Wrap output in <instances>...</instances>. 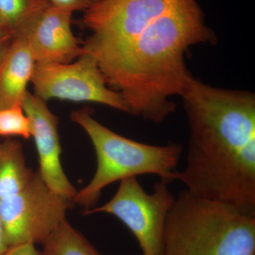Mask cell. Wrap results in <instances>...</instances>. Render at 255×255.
Listing matches in <instances>:
<instances>
[{"instance_id": "obj_1", "label": "cell", "mask_w": 255, "mask_h": 255, "mask_svg": "<svg viewBox=\"0 0 255 255\" xmlns=\"http://www.w3.org/2000/svg\"><path fill=\"white\" fill-rule=\"evenodd\" d=\"M87 54L129 114L160 123L174 113L191 75L184 53L213 42L196 0H97L88 16Z\"/></svg>"}, {"instance_id": "obj_2", "label": "cell", "mask_w": 255, "mask_h": 255, "mask_svg": "<svg viewBox=\"0 0 255 255\" xmlns=\"http://www.w3.org/2000/svg\"><path fill=\"white\" fill-rule=\"evenodd\" d=\"M189 127L175 181L199 197L255 214V97L191 77L182 96Z\"/></svg>"}, {"instance_id": "obj_3", "label": "cell", "mask_w": 255, "mask_h": 255, "mask_svg": "<svg viewBox=\"0 0 255 255\" xmlns=\"http://www.w3.org/2000/svg\"><path fill=\"white\" fill-rule=\"evenodd\" d=\"M255 214L183 189L166 220L162 255H255Z\"/></svg>"}, {"instance_id": "obj_4", "label": "cell", "mask_w": 255, "mask_h": 255, "mask_svg": "<svg viewBox=\"0 0 255 255\" xmlns=\"http://www.w3.org/2000/svg\"><path fill=\"white\" fill-rule=\"evenodd\" d=\"M70 118L88 135L97 156L95 175L78 191L74 204L91 209L105 188L128 177L155 174L168 184L175 181L182 145H154L130 140L97 122L87 109L75 111Z\"/></svg>"}, {"instance_id": "obj_5", "label": "cell", "mask_w": 255, "mask_h": 255, "mask_svg": "<svg viewBox=\"0 0 255 255\" xmlns=\"http://www.w3.org/2000/svg\"><path fill=\"white\" fill-rule=\"evenodd\" d=\"M168 183L159 179L152 194L146 192L136 177L120 181L110 201L100 207L85 210L84 214L106 213L116 216L133 235L142 255H162L166 220L175 196Z\"/></svg>"}, {"instance_id": "obj_6", "label": "cell", "mask_w": 255, "mask_h": 255, "mask_svg": "<svg viewBox=\"0 0 255 255\" xmlns=\"http://www.w3.org/2000/svg\"><path fill=\"white\" fill-rule=\"evenodd\" d=\"M71 199L45 184L38 172L22 190L0 199V220L9 248L32 243L43 245L65 220Z\"/></svg>"}, {"instance_id": "obj_7", "label": "cell", "mask_w": 255, "mask_h": 255, "mask_svg": "<svg viewBox=\"0 0 255 255\" xmlns=\"http://www.w3.org/2000/svg\"><path fill=\"white\" fill-rule=\"evenodd\" d=\"M31 82L34 95L46 102H92L129 114L122 96L108 86L97 61L87 53L71 63H36Z\"/></svg>"}, {"instance_id": "obj_8", "label": "cell", "mask_w": 255, "mask_h": 255, "mask_svg": "<svg viewBox=\"0 0 255 255\" xmlns=\"http://www.w3.org/2000/svg\"><path fill=\"white\" fill-rule=\"evenodd\" d=\"M22 107L31 122L32 135L39 161L38 173L52 191L73 201L78 191L62 167L59 120L49 110L47 102L28 92Z\"/></svg>"}, {"instance_id": "obj_9", "label": "cell", "mask_w": 255, "mask_h": 255, "mask_svg": "<svg viewBox=\"0 0 255 255\" xmlns=\"http://www.w3.org/2000/svg\"><path fill=\"white\" fill-rule=\"evenodd\" d=\"M73 13L51 4L15 35L27 41L36 63H68L83 54L71 28Z\"/></svg>"}, {"instance_id": "obj_10", "label": "cell", "mask_w": 255, "mask_h": 255, "mask_svg": "<svg viewBox=\"0 0 255 255\" xmlns=\"http://www.w3.org/2000/svg\"><path fill=\"white\" fill-rule=\"evenodd\" d=\"M36 61L27 41L15 35L0 63V110L22 106Z\"/></svg>"}, {"instance_id": "obj_11", "label": "cell", "mask_w": 255, "mask_h": 255, "mask_svg": "<svg viewBox=\"0 0 255 255\" xmlns=\"http://www.w3.org/2000/svg\"><path fill=\"white\" fill-rule=\"evenodd\" d=\"M33 174L26 165L21 142L12 139L0 142V199L22 190Z\"/></svg>"}, {"instance_id": "obj_12", "label": "cell", "mask_w": 255, "mask_h": 255, "mask_svg": "<svg viewBox=\"0 0 255 255\" xmlns=\"http://www.w3.org/2000/svg\"><path fill=\"white\" fill-rule=\"evenodd\" d=\"M41 255H103L64 220L43 244Z\"/></svg>"}, {"instance_id": "obj_13", "label": "cell", "mask_w": 255, "mask_h": 255, "mask_svg": "<svg viewBox=\"0 0 255 255\" xmlns=\"http://www.w3.org/2000/svg\"><path fill=\"white\" fill-rule=\"evenodd\" d=\"M50 5V0H0V22L16 33Z\"/></svg>"}, {"instance_id": "obj_14", "label": "cell", "mask_w": 255, "mask_h": 255, "mask_svg": "<svg viewBox=\"0 0 255 255\" xmlns=\"http://www.w3.org/2000/svg\"><path fill=\"white\" fill-rule=\"evenodd\" d=\"M31 135V122L22 106L0 110V136H19L28 139Z\"/></svg>"}, {"instance_id": "obj_15", "label": "cell", "mask_w": 255, "mask_h": 255, "mask_svg": "<svg viewBox=\"0 0 255 255\" xmlns=\"http://www.w3.org/2000/svg\"><path fill=\"white\" fill-rule=\"evenodd\" d=\"M97 1V0H50L52 6L71 13L76 11H85L91 7Z\"/></svg>"}, {"instance_id": "obj_16", "label": "cell", "mask_w": 255, "mask_h": 255, "mask_svg": "<svg viewBox=\"0 0 255 255\" xmlns=\"http://www.w3.org/2000/svg\"><path fill=\"white\" fill-rule=\"evenodd\" d=\"M14 36L15 33L11 28L0 23V63L7 53Z\"/></svg>"}, {"instance_id": "obj_17", "label": "cell", "mask_w": 255, "mask_h": 255, "mask_svg": "<svg viewBox=\"0 0 255 255\" xmlns=\"http://www.w3.org/2000/svg\"><path fill=\"white\" fill-rule=\"evenodd\" d=\"M3 255H41V253L37 251L34 244L17 245L10 247L8 251Z\"/></svg>"}, {"instance_id": "obj_18", "label": "cell", "mask_w": 255, "mask_h": 255, "mask_svg": "<svg viewBox=\"0 0 255 255\" xmlns=\"http://www.w3.org/2000/svg\"><path fill=\"white\" fill-rule=\"evenodd\" d=\"M9 248L2 223L0 220V255H3Z\"/></svg>"}, {"instance_id": "obj_19", "label": "cell", "mask_w": 255, "mask_h": 255, "mask_svg": "<svg viewBox=\"0 0 255 255\" xmlns=\"http://www.w3.org/2000/svg\"><path fill=\"white\" fill-rule=\"evenodd\" d=\"M0 23H1V22H0ZM2 24H3V23H2Z\"/></svg>"}]
</instances>
